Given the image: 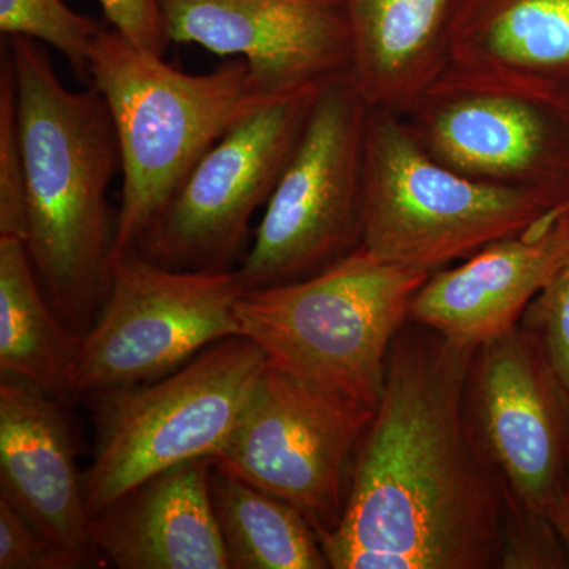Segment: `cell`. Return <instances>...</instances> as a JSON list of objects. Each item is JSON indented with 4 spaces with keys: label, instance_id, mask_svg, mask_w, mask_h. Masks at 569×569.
I'll return each instance as SVG.
<instances>
[{
    "label": "cell",
    "instance_id": "13",
    "mask_svg": "<svg viewBox=\"0 0 569 569\" xmlns=\"http://www.w3.org/2000/svg\"><path fill=\"white\" fill-rule=\"evenodd\" d=\"M168 41L242 59L254 82L280 93L351 69L342 0H159Z\"/></svg>",
    "mask_w": 569,
    "mask_h": 569
},
{
    "label": "cell",
    "instance_id": "5",
    "mask_svg": "<svg viewBox=\"0 0 569 569\" xmlns=\"http://www.w3.org/2000/svg\"><path fill=\"white\" fill-rule=\"evenodd\" d=\"M561 209L541 194L452 170L399 114L369 111L361 246L373 257L432 274Z\"/></svg>",
    "mask_w": 569,
    "mask_h": 569
},
{
    "label": "cell",
    "instance_id": "14",
    "mask_svg": "<svg viewBox=\"0 0 569 569\" xmlns=\"http://www.w3.org/2000/svg\"><path fill=\"white\" fill-rule=\"evenodd\" d=\"M568 254L569 206L432 272L411 301L410 320L478 348L519 325Z\"/></svg>",
    "mask_w": 569,
    "mask_h": 569
},
{
    "label": "cell",
    "instance_id": "12",
    "mask_svg": "<svg viewBox=\"0 0 569 569\" xmlns=\"http://www.w3.org/2000/svg\"><path fill=\"white\" fill-rule=\"evenodd\" d=\"M466 418L505 501L548 518L569 492V395L522 326L475 351Z\"/></svg>",
    "mask_w": 569,
    "mask_h": 569
},
{
    "label": "cell",
    "instance_id": "6",
    "mask_svg": "<svg viewBox=\"0 0 569 569\" xmlns=\"http://www.w3.org/2000/svg\"><path fill=\"white\" fill-rule=\"evenodd\" d=\"M266 366L260 347L234 336L168 376L92 395L96 447L84 473L91 518L168 468L211 459L233 432Z\"/></svg>",
    "mask_w": 569,
    "mask_h": 569
},
{
    "label": "cell",
    "instance_id": "8",
    "mask_svg": "<svg viewBox=\"0 0 569 569\" xmlns=\"http://www.w3.org/2000/svg\"><path fill=\"white\" fill-rule=\"evenodd\" d=\"M369 111L350 71L323 82L252 246L234 269L244 290L307 279L362 244Z\"/></svg>",
    "mask_w": 569,
    "mask_h": 569
},
{
    "label": "cell",
    "instance_id": "23",
    "mask_svg": "<svg viewBox=\"0 0 569 569\" xmlns=\"http://www.w3.org/2000/svg\"><path fill=\"white\" fill-rule=\"evenodd\" d=\"M519 325L537 340L569 395V254L527 307Z\"/></svg>",
    "mask_w": 569,
    "mask_h": 569
},
{
    "label": "cell",
    "instance_id": "21",
    "mask_svg": "<svg viewBox=\"0 0 569 569\" xmlns=\"http://www.w3.org/2000/svg\"><path fill=\"white\" fill-rule=\"evenodd\" d=\"M103 26L82 17L63 0H0V32L24 37L61 52L81 80L89 82L93 40Z\"/></svg>",
    "mask_w": 569,
    "mask_h": 569
},
{
    "label": "cell",
    "instance_id": "27",
    "mask_svg": "<svg viewBox=\"0 0 569 569\" xmlns=\"http://www.w3.org/2000/svg\"><path fill=\"white\" fill-rule=\"evenodd\" d=\"M548 519L569 553V492L553 501L548 511Z\"/></svg>",
    "mask_w": 569,
    "mask_h": 569
},
{
    "label": "cell",
    "instance_id": "3",
    "mask_svg": "<svg viewBox=\"0 0 569 569\" xmlns=\"http://www.w3.org/2000/svg\"><path fill=\"white\" fill-rule=\"evenodd\" d=\"M89 84L107 103L121 152L112 258L137 250L204 153L279 96L263 91L242 59L228 58L211 73H186L112 28L93 40Z\"/></svg>",
    "mask_w": 569,
    "mask_h": 569
},
{
    "label": "cell",
    "instance_id": "2",
    "mask_svg": "<svg viewBox=\"0 0 569 569\" xmlns=\"http://www.w3.org/2000/svg\"><path fill=\"white\" fill-rule=\"evenodd\" d=\"M24 163V244L44 293L74 336L89 331L110 287L116 219L108 189L121 171L110 111L93 86L70 91L44 44L6 40Z\"/></svg>",
    "mask_w": 569,
    "mask_h": 569
},
{
    "label": "cell",
    "instance_id": "18",
    "mask_svg": "<svg viewBox=\"0 0 569 569\" xmlns=\"http://www.w3.org/2000/svg\"><path fill=\"white\" fill-rule=\"evenodd\" d=\"M449 62L569 89V0H455Z\"/></svg>",
    "mask_w": 569,
    "mask_h": 569
},
{
    "label": "cell",
    "instance_id": "26",
    "mask_svg": "<svg viewBox=\"0 0 569 569\" xmlns=\"http://www.w3.org/2000/svg\"><path fill=\"white\" fill-rule=\"evenodd\" d=\"M110 28L121 32L141 50L162 56L167 50L159 0H97Z\"/></svg>",
    "mask_w": 569,
    "mask_h": 569
},
{
    "label": "cell",
    "instance_id": "25",
    "mask_svg": "<svg viewBox=\"0 0 569 569\" xmlns=\"http://www.w3.org/2000/svg\"><path fill=\"white\" fill-rule=\"evenodd\" d=\"M501 568L568 569L569 553L546 516L505 501Z\"/></svg>",
    "mask_w": 569,
    "mask_h": 569
},
{
    "label": "cell",
    "instance_id": "11",
    "mask_svg": "<svg viewBox=\"0 0 569 569\" xmlns=\"http://www.w3.org/2000/svg\"><path fill=\"white\" fill-rule=\"evenodd\" d=\"M323 82L279 93L234 123L187 176L138 252L181 271H233L250 220L274 192Z\"/></svg>",
    "mask_w": 569,
    "mask_h": 569
},
{
    "label": "cell",
    "instance_id": "10",
    "mask_svg": "<svg viewBox=\"0 0 569 569\" xmlns=\"http://www.w3.org/2000/svg\"><path fill=\"white\" fill-rule=\"evenodd\" d=\"M373 413L268 362L212 467L293 505L320 537L342 519Z\"/></svg>",
    "mask_w": 569,
    "mask_h": 569
},
{
    "label": "cell",
    "instance_id": "19",
    "mask_svg": "<svg viewBox=\"0 0 569 569\" xmlns=\"http://www.w3.org/2000/svg\"><path fill=\"white\" fill-rule=\"evenodd\" d=\"M81 339L52 307L17 236H0V372L52 396L70 392Z\"/></svg>",
    "mask_w": 569,
    "mask_h": 569
},
{
    "label": "cell",
    "instance_id": "20",
    "mask_svg": "<svg viewBox=\"0 0 569 569\" xmlns=\"http://www.w3.org/2000/svg\"><path fill=\"white\" fill-rule=\"evenodd\" d=\"M209 490L231 569H328L320 538L293 505L211 468Z\"/></svg>",
    "mask_w": 569,
    "mask_h": 569
},
{
    "label": "cell",
    "instance_id": "4",
    "mask_svg": "<svg viewBox=\"0 0 569 569\" xmlns=\"http://www.w3.org/2000/svg\"><path fill=\"white\" fill-rule=\"evenodd\" d=\"M429 276L359 246L307 279L244 290L239 332L277 369L376 410L392 342Z\"/></svg>",
    "mask_w": 569,
    "mask_h": 569
},
{
    "label": "cell",
    "instance_id": "7",
    "mask_svg": "<svg viewBox=\"0 0 569 569\" xmlns=\"http://www.w3.org/2000/svg\"><path fill=\"white\" fill-rule=\"evenodd\" d=\"M441 163L569 206V89L518 71L449 62L399 114Z\"/></svg>",
    "mask_w": 569,
    "mask_h": 569
},
{
    "label": "cell",
    "instance_id": "16",
    "mask_svg": "<svg viewBox=\"0 0 569 569\" xmlns=\"http://www.w3.org/2000/svg\"><path fill=\"white\" fill-rule=\"evenodd\" d=\"M209 458L146 479L91 520L92 549L121 569H231L213 515Z\"/></svg>",
    "mask_w": 569,
    "mask_h": 569
},
{
    "label": "cell",
    "instance_id": "15",
    "mask_svg": "<svg viewBox=\"0 0 569 569\" xmlns=\"http://www.w3.org/2000/svg\"><path fill=\"white\" fill-rule=\"evenodd\" d=\"M52 395L21 378L0 380V498L48 538L96 553L84 475L69 422Z\"/></svg>",
    "mask_w": 569,
    "mask_h": 569
},
{
    "label": "cell",
    "instance_id": "24",
    "mask_svg": "<svg viewBox=\"0 0 569 569\" xmlns=\"http://www.w3.org/2000/svg\"><path fill=\"white\" fill-rule=\"evenodd\" d=\"M92 557L48 538L0 498V569H78Z\"/></svg>",
    "mask_w": 569,
    "mask_h": 569
},
{
    "label": "cell",
    "instance_id": "9",
    "mask_svg": "<svg viewBox=\"0 0 569 569\" xmlns=\"http://www.w3.org/2000/svg\"><path fill=\"white\" fill-rule=\"evenodd\" d=\"M236 271H181L132 250L112 258L102 309L81 337L70 392L97 395L174 372L241 336Z\"/></svg>",
    "mask_w": 569,
    "mask_h": 569
},
{
    "label": "cell",
    "instance_id": "1",
    "mask_svg": "<svg viewBox=\"0 0 569 569\" xmlns=\"http://www.w3.org/2000/svg\"><path fill=\"white\" fill-rule=\"evenodd\" d=\"M475 351L411 320L400 329L342 519L318 537L329 568H501L503 490L466 418Z\"/></svg>",
    "mask_w": 569,
    "mask_h": 569
},
{
    "label": "cell",
    "instance_id": "17",
    "mask_svg": "<svg viewBox=\"0 0 569 569\" xmlns=\"http://www.w3.org/2000/svg\"><path fill=\"white\" fill-rule=\"evenodd\" d=\"M351 78L370 110L402 114L449 63L455 0H342Z\"/></svg>",
    "mask_w": 569,
    "mask_h": 569
},
{
    "label": "cell",
    "instance_id": "22",
    "mask_svg": "<svg viewBox=\"0 0 569 569\" xmlns=\"http://www.w3.org/2000/svg\"><path fill=\"white\" fill-rule=\"evenodd\" d=\"M0 236H26L24 163L9 48L0 56Z\"/></svg>",
    "mask_w": 569,
    "mask_h": 569
}]
</instances>
